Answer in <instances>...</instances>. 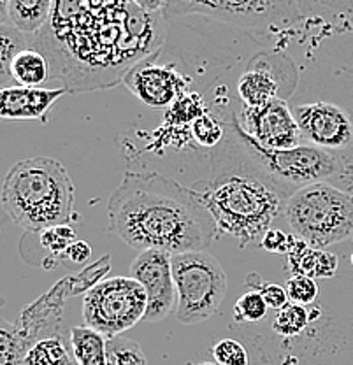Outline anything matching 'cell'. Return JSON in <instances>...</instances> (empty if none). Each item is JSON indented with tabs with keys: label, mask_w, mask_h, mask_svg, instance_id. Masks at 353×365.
I'll return each mask as SVG.
<instances>
[{
	"label": "cell",
	"mask_w": 353,
	"mask_h": 365,
	"mask_svg": "<svg viewBox=\"0 0 353 365\" xmlns=\"http://www.w3.org/2000/svg\"><path fill=\"white\" fill-rule=\"evenodd\" d=\"M164 37L165 13H146L132 0H55L34 43L46 55L51 79L78 91L123 81Z\"/></svg>",
	"instance_id": "obj_1"
},
{
	"label": "cell",
	"mask_w": 353,
	"mask_h": 365,
	"mask_svg": "<svg viewBox=\"0 0 353 365\" xmlns=\"http://www.w3.org/2000/svg\"><path fill=\"white\" fill-rule=\"evenodd\" d=\"M108 218L109 232L139 251H206L220 237L195 190L151 169L125 170L109 197Z\"/></svg>",
	"instance_id": "obj_2"
},
{
	"label": "cell",
	"mask_w": 353,
	"mask_h": 365,
	"mask_svg": "<svg viewBox=\"0 0 353 365\" xmlns=\"http://www.w3.org/2000/svg\"><path fill=\"white\" fill-rule=\"evenodd\" d=\"M188 186L210 209L220 235L241 248L262 241L292 197L248 153L230 120L225 140L210 151L208 174Z\"/></svg>",
	"instance_id": "obj_3"
},
{
	"label": "cell",
	"mask_w": 353,
	"mask_h": 365,
	"mask_svg": "<svg viewBox=\"0 0 353 365\" xmlns=\"http://www.w3.org/2000/svg\"><path fill=\"white\" fill-rule=\"evenodd\" d=\"M74 182L58 160L25 158L14 163L2 186L4 211L29 234L71 225L74 216Z\"/></svg>",
	"instance_id": "obj_4"
},
{
	"label": "cell",
	"mask_w": 353,
	"mask_h": 365,
	"mask_svg": "<svg viewBox=\"0 0 353 365\" xmlns=\"http://www.w3.org/2000/svg\"><path fill=\"white\" fill-rule=\"evenodd\" d=\"M230 121L248 153L288 193L294 195L305 186L325 182L353 195V150L330 151L313 144H301L292 150H269L242 132L234 114Z\"/></svg>",
	"instance_id": "obj_5"
},
{
	"label": "cell",
	"mask_w": 353,
	"mask_h": 365,
	"mask_svg": "<svg viewBox=\"0 0 353 365\" xmlns=\"http://www.w3.org/2000/svg\"><path fill=\"white\" fill-rule=\"evenodd\" d=\"M283 218L299 239L325 250L353 234V195L325 182L305 186L287 200Z\"/></svg>",
	"instance_id": "obj_6"
},
{
	"label": "cell",
	"mask_w": 353,
	"mask_h": 365,
	"mask_svg": "<svg viewBox=\"0 0 353 365\" xmlns=\"http://www.w3.org/2000/svg\"><path fill=\"white\" fill-rule=\"evenodd\" d=\"M178 306L174 314L183 325L210 319L227 294V274L222 264L206 251L170 255Z\"/></svg>",
	"instance_id": "obj_7"
},
{
	"label": "cell",
	"mask_w": 353,
	"mask_h": 365,
	"mask_svg": "<svg viewBox=\"0 0 353 365\" xmlns=\"http://www.w3.org/2000/svg\"><path fill=\"white\" fill-rule=\"evenodd\" d=\"M148 295L134 277L116 276L93 284L83 300L85 325L102 334L106 339L121 336L144 322Z\"/></svg>",
	"instance_id": "obj_8"
},
{
	"label": "cell",
	"mask_w": 353,
	"mask_h": 365,
	"mask_svg": "<svg viewBox=\"0 0 353 365\" xmlns=\"http://www.w3.org/2000/svg\"><path fill=\"white\" fill-rule=\"evenodd\" d=\"M200 14L241 29H275L302 18L297 0H167L165 18Z\"/></svg>",
	"instance_id": "obj_9"
},
{
	"label": "cell",
	"mask_w": 353,
	"mask_h": 365,
	"mask_svg": "<svg viewBox=\"0 0 353 365\" xmlns=\"http://www.w3.org/2000/svg\"><path fill=\"white\" fill-rule=\"evenodd\" d=\"M242 132L269 150H292L305 144L301 128L295 120L294 111L287 101L271 102L260 108H246L234 114Z\"/></svg>",
	"instance_id": "obj_10"
},
{
	"label": "cell",
	"mask_w": 353,
	"mask_h": 365,
	"mask_svg": "<svg viewBox=\"0 0 353 365\" xmlns=\"http://www.w3.org/2000/svg\"><path fill=\"white\" fill-rule=\"evenodd\" d=\"M157 53L132 67L123 78V83L150 108H173L178 98L185 95L190 79L181 74L174 63L160 62Z\"/></svg>",
	"instance_id": "obj_11"
},
{
	"label": "cell",
	"mask_w": 353,
	"mask_h": 365,
	"mask_svg": "<svg viewBox=\"0 0 353 365\" xmlns=\"http://www.w3.org/2000/svg\"><path fill=\"white\" fill-rule=\"evenodd\" d=\"M294 116L306 144L330 151L353 150V118L332 102H309L295 106Z\"/></svg>",
	"instance_id": "obj_12"
},
{
	"label": "cell",
	"mask_w": 353,
	"mask_h": 365,
	"mask_svg": "<svg viewBox=\"0 0 353 365\" xmlns=\"http://www.w3.org/2000/svg\"><path fill=\"white\" fill-rule=\"evenodd\" d=\"M128 272L146 290L148 309L144 322H160L176 311L178 294L169 253L157 250L139 251Z\"/></svg>",
	"instance_id": "obj_13"
},
{
	"label": "cell",
	"mask_w": 353,
	"mask_h": 365,
	"mask_svg": "<svg viewBox=\"0 0 353 365\" xmlns=\"http://www.w3.org/2000/svg\"><path fill=\"white\" fill-rule=\"evenodd\" d=\"M283 83L295 88V67L287 56L257 55L237 81V95L246 108H260L271 102L287 98Z\"/></svg>",
	"instance_id": "obj_14"
},
{
	"label": "cell",
	"mask_w": 353,
	"mask_h": 365,
	"mask_svg": "<svg viewBox=\"0 0 353 365\" xmlns=\"http://www.w3.org/2000/svg\"><path fill=\"white\" fill-rule=\"evenodd\" d=\"M69 93L67 88L11 86L0 91V116L4 120H44L51 106Z\"/></svg>",
	"instance_id": "obj_15"
},
{
	"label": "cell",
	"mask_w": 353,
	"mask_h": 365,
	"mask_svg": "<svg viewBox=\"0 0 353 365\" xmlns=\"http://www.w3.org/2000/svg\"><path fill=\"white\" fill-rule=\"evenodd\" d=\"M288 269L294 276H307L318 279V277H332L337 272V257L325 250H318L309 246L307 242L294 237L292 248L287 255Z\"/></svg>",
	"instance_id": "obj_16"
},
{
	"label": "cell",
	"mask_w": 353,
	"mask_h": 365,
	"mask_svg": "<svg viewBox=\"0 0 353 365\" xmlns=\"http://www.w3.org/2000/svg\"><path fill=\"white\" fill-rule=\"evenodd\" d=\"M11 78L14 86L41 88L51 79V66L46 55L37 49V46H30L16 55L11 66Z\"/></svg>",
	"instance_id": "obj_17"
},
{
	"label": "cell",
	"mask_w": 353,
	"mask_h": 365,
	"mask_svg": "<svg viewBox=\"0 0 353 365\" xmlns=\"http://www.w3.org/2000/svg\"><path fill=\"white\" fill-rule=\"evenodd\" d=\"M53 6L55 0H9L7 23L26 36H36L48 23Z\"/></svg>",
	"instance_id": "obj_18"
},
{
	"label": "cell",
	"mask_w": 353,
	"mask_h": 365,
	"mask_svg": "<svg viewBox=\"0 0 353 365\" xmlns=\"http://www.w3.org/2000/svg\"><path fill=\"white\" fill-rule=\"evenodd\" d=\"M71 346L78 365H108L106 359V337L86 325L72 327Z\"/></svg>",
	"instance_id": "obj_19"
},
{
	"label": "cell",
	"mask_w": 353,
	"mask_h": 365,
	"mask_svg": "<svg viewBox=\"0 0 353 365\" xmlns=\"http://www.w3.org/2000/svg\"><path fill=\"white\" fill-rule=\"evenodd\" d=\"M24 365H78L72 353L71 339L60 334L34 342L25 356Z\"/></svg>",
	"instance_id": "obj_20"
},
{
	"label": "cell",
	"mask_w": 353,
	"mask_h": 365,
	"mask_svg": "<svg viewBox=\"0 0 353 365\" xmlns=\"http://www.w3.org/2000/svg\"><path fill=\"white\" fill-rule=\"evenodd\" d=\"M30 37L32 36H26L11 23L0 25V85L2 88L14 86L13 78H11V66L18 53L30 46H36V43H29Z\"/></svg>",
	"instance_id": "obj_21"
},
{
	"label": "cell",
	"mask_w": 353,
	"mask_h": 365,
	"mask_svg": "<svg viewBox=\"0 0 353 365\" xmlns=\"http://www.w3.org/2000/svg\"><path fill=\"white\" fill-rule=\"evenodd\" d=\"M188 128L193 140L206 151H211L225 140L229 123L211 116V114L203 113L199 118H195L192 121V125Z\"/></svg>",
	"instance_id": "obj_22"
},
{
	"label": "cell",
	"mask_w": 353,
	"mask_h": 365,
	"mask_svg": "<svg viewBox=\"0 0 353 365\" xmlns=\"http://www.w3.org/2000/svg\"><path fill=\"white\" fill-rule=\"evenodd\" d=\"M309 319L306 306L288 302L282 309L276 311V317L272 319V330L282 337H297L307 329Z\"/></svg>",
	"instance_id": "obj_23"
},
{
	"label": "cell",
	"mask_w": 353,
	"mask_h": 365,
	"mask_svg": "<svg viewBox=\"0 0 353 365\" xmlns=\"http://www.w3.org/2000/svg\"><path fill=\"white\" fill-rule=\"evenodd\" d=\"M108 365H148L141 344L127 337H113L106 341Z\"/></svg>",
	"instance_id": "obj_24"
},
{
	"label": "cell",
	"mask_w": 353,
	"mask_h": 365,
	"mask_svg": "<svg viewBox=\"0 0 353 365\" xmlns=\"http://www.w3.org/2000/svg\"><path fill=\"white\" fill-rule=\"evenodd\" d=\"M39 245L55 258H66L67 250L71 248L72 242L78 241L76 230L71 225H58L46 228V230L39 232Z\"/></svg>",
	"instance_id": "obj_25"
},
{
	"label": "cell",
	"mask_w": 353,
	"mask_h": 365,
	"mask_svg": "<svg viewBox=\"0 0 353 365\" xmlns=\"http://www.w3.org/2000/svg\"><path fill=\"white\" fill-rule=\"evenodd\" d=\"M269 306L265 304L264 297L259 290L246 292L245 295H241L237 299L234 306V318L237 322L245 323H260L262 319L267 317Z\"/></svg>",
	"instance_id": "obj_26"
},
{
	"label": "cell",
	"mask_w": 353,
	"mask_h": 365,
	"mask_svg": "<svg viewBox=\"0 0 353 365\" xmlns=\"http://www.w3.org/2000/svg\"><path fill=\"white\" fill-rule=\"evenodd\" d=\"M302 16H344L353 14V0H297Z\"/></svg>",
	"instance_id": "obj_27"
},
{
	"label": "cell",
	"mask_w": 353,
	"mask_h": 365,
	"mask_svg": "<svg viewBox=\"0 0 353 365\" xmlns=\"http://www.w3.org/2000/svg\"><path fill=\"white\" fill-rule=\"evenodd\" d=\"M211 355L218 365H248V351L235 339H222L211 349Z\"/></svg>",
	"instance_id": "obj_28"
},
{
	"label": "cell",
	"mask_w": 353,
	"mask_h": 365,
	"mask_svg": "<svg viewBox=\"0 0 353 365\" xmlns=\"http://www.w3.org/2000/svg\"><path fill=\"white\" fill-rule=\"evenodd\" d=\"M285 288H287L290 302L301 304V306H309L318 297V284L313 277L292 276Z\"/></svg>",
	"instance_id": "obj_29"
},
{
	"label": "cell",
	"mask_w": 353,
	"mask_h": 365,
	"mask_svg": "<svg viewBox=\"0 0 353 365\" xmlns=\"http://www.w3.org/2000/svg\"><path fill=\"white\" fill-rule=\"evenodd\" d=\"M292 242H294V235L285 234L283 230H278V228H269L264 234V237H262L260 246L267 253L288 255V251L292 248Z\"/></svg>",
	"instance_id": "obj_30"
},
{
	"label": "cell",
	"mask_w": 353,
	"mask_h": 365,
	"mask_svg": "<svg viewBox=\"0 0 353 365\" xmlns=\"http://www.w3.org/2000/svg\"><path fill=\"white\" fill-rule=\"evenodd\" d=\"M259 292L262 294V297H264V300H265V304L269 306V309H272V311H280L282 307H285L288 302H290L287 288L282 287V284L260 283Z\"/></svg>",
	"instance_id": "obj_31"
},
{
	"label": "cell",
	"mask_w": 353,
	"mask_h": 365,
	"mask_svg": "<svg viewBox=\"0 0 353 365\" xmlns=\"http://www.w3.org/2000/svg\"><path fill=\"white\" fill-rule=\"evenodd\" d=\"M90 257H92V248H90L88 242H85V241L72 242L71 248L67 250V253H66V258H69L71 262H74V264H78V265L88 262Z\"/></svg>",
	"instance_id": "obj_32"
},
{
	"label": "cell",
	"mask_w": 353,
	"mask_h": 365,
	"mask_svg": "<svg viewBox=\"0 0 353 365\" xmlns=\"http://www.w3.org/2000/svg\"><path fill=\"white\" fill-rule=\"evenodd\" d=\"M132 2H134L135 6L141 7L143 11H146V13H165L167 0H132Z\"/></svg>",
	"instance_id": "obj_33"
},
{
	"label": "cell",
	"mask_w": 353,
	"mask_h": 365,
	"mask_svg": "<svg viewBox=\"0 0 353 365\" xmlns=\"http://www.w3.org/2000/svg\"><path fill=\"white\" fill-rule=\"evenodd\" d=\"M188 365H218L216 362H203V364H188Z\"/></svg>",
	"instance_id": "obj_34"
},
{
	"label": "cell",
	"mask_w": 353,
	"mask_h": 365,
	"mask_svg": "<svg viewBox=\"0 0 353 365\" xmlns=\"http://www.w3.org/2000/svg\"><path fill=\"white\" fill-rule=\"evenodd\" d=\"M350 260H352V264H353V251H352V257H350Z\"/></svg>",
	"instance_id": "obj_35"
}]
</instances>
